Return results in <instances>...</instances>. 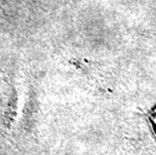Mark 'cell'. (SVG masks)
<instances>
[{
  "instance_id": "cell-1",
  "label": "cell",
  "mask_w": 156,
  "mask_h": 155,
  "mask_svg": "<svg viewBox=\"0 0 156 155\" xmlns=\"http://www.w3.org/2000/svg\"><path fill=\"white\" fill-rule=\"evenodd\" d=\"M152 120H153V123L155 125V129H156V109L153 112V118H152Z\"/></svg>"
}]
</instances>
